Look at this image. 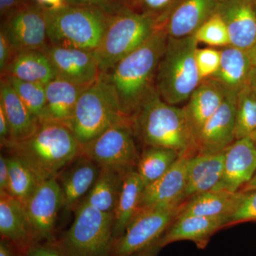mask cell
<instances>
[{"label":"cell","mask_w":256,"mask_h":256,"mask_svg":"<svg viewBox=\"0 0 256 256\" xmlns=\"http://www.w3.org/2000/svg\"><path fill=\"white\" fill-rule=\"evenodd\" d=\"M228 222L226 217H178L158 240V244L163 248L172 242L190 240L194 242L197 247L204 248L216 232L228 227Z\"/></svg>","instance_id":"44dd1931"},{"label":"cell","mask_w":256,"mask_h":256,"mask_svg":"<svg viewBox=\"0 0 256 256\" xmlns=\"http://www.w3.org/2000/svg\"><path fill=\"white\" fill-rule=\"evenodd\" d=\"M114 228V213L101 212L82 201L70 228L52 244L68 256H111Z\"/></svg>","instance_id":"52a82bcc"},{"label":"cell","mask_w":256,"mask_h":256,"mask_svg":"<svg viewBox=\"0 0 256 256\" xmlns=\"http://www.w3.org/2000/svg\"><path fill=\"white\" fill-rule=\"evenodd\" d=\"M3 148L28 165L40 182L56 178L82 154V146L70 130L54 121L42 122L31 137L8 143Z\"/></svg>","instance_id":"7a4b0ae2"},{"label":"cell","mask_w":256,"mask_h":256,"mask_svg":"<svg viewBox=\"0 0 256 256\" xmlns=\"http://www.w3.org/2000/svg\"><path fill=\"white\" fill-rule=\"evenodd\" d=\"M250 138H252V142H254V144H255L256 146V130L250 134Z\"/></svg>","instance_id":"f907efd6"},{"label":"cell","mask_w":256,"mask_h":256,"mask_svg":"<svg viewBox=\"0 0 256 256\" xmlns=\"http://www.w3.org/2000/svg\"><path fill=\"white\" fill-rule=\"evenodd\" d=\"M36 2L48 9H57L65 4V0H36Z\"/></svg>","instance_id":"bcb514c9"},{"label":"cell","mask_w":256,"mask_h":256,"mask_svg":"<svg viewBox=\"0 0 256 256\" xmlns=\"http://www.w3.org/2000/svg\"><path fill=\"white\" fill-rule=\"evenodd\" d=\"M65 4L90 6L98 8L107 13L118 9L121 5V0H65Z\"/></svg>","instance_id":"ab89813d"},{"label":"cell","mask_w":256,"mask_h":256,"mask_svg":"<svg viewBox=\"0 0 256 256\" xmlns=\"http://www.w3.org/2000/svg\"><path fill=\"white\" fill-rule=\"evenodd\" d=\"M0 106L4 109L9 122L11 142L28 139L40 128L41 124L28 110L4 77H1L0 80Z\"/></svg>","instance_id":"d4e9b609"},{"label":"cell","mask_w":256,"mask_h":256,"mask_svg":"<svg viewBox=\"0 0 256 256\" xmlns=\"http://www.w3.org/2000/svg\"><path fill=\"white\" fill-rule=\"evenodd\" d=\"M9 186V168L6 156H0V192H8Z\"/></svg>","instance_id":"7bdbcfd3"},{"label":"cell","mask_w":256,"mask_h":256,"mask_svg":"<svg viewBox=\"0 0 256 256\" xmlns=\"http://www.w3.org/2000/svg\"><path fill=\"white\" fill-rule=\"evenodd\" d=\"M196 41L212 46H230L228 28L218 12L208 18L194 33Z\"/></svg>","instance_id":"e575fe53"},{"label":"cell","mask_w":256,"mask_h":256,"mask_svg":"<svg viewBox=\"0 0 256 256\" xmlns=\"http://www.w3.org/2000/svg\"><path fill=\"white\" fill-rule=\"evenodd\" d=\"M182 206L138 210L124 234L114 242L111 256H132L156 244L176 218Z\"/></svg>","instance_id":"30bf717a"},{"label":"cell","mask_w":256,"mask_h":256,"mask_svg":"<svg viewBox=\"0 0 256 256\" xmlns=\"http://www.w3.org/2000/svg\"><path fill=\"white\" fill-rule=\"evenodd\" d=\"M12 76L24 82L46 86L56 78V70L44 50L18 52L10 62L1 77Z\"/></svg>","instance_id":"484cf974"},{"label":"cell","mask_w":256,"mask_h":256,"mask_svg":"<svg viewBox=\"0 0 256 256\" xmlns=\"http://www.w3.org/2000/svg\"><path fill=\"white\" fill-rule=\"evenodd\" d=\"M138 139L146 146L166 148L184 156L196 154V142L184 108L165 102L156 88L132 120Z\"/></svg>","instance_id":"3957f363"},{"label":"cell","mask_w":256,"mask_h":256,"mask_svg":"<svg viewBox=\"0 0 256 256\" xmlns=\"http://www.w3.org/2000/svg\"><path fill=\"white\" fill-rule=\"evenodd\" d=\"M223 0H178L160 24L168 37L183 38L194 34L205 22L218 12Z\"/></svg>","instance_id":"9a60e30c"},{"label":"cell","mask_w":256,"mask_h":256,"mask_svg":"<svg viewBox=\"0 0 256 256\" xmlns=\"http://www.w3.org/2000/svg\"><path fill=\"white\" fill-rule=\"evenodd\" d=\"M196 63L202 80L216 73L220 63V50L213 48H197Z\"/></svg>","instance_id":"74e56055"},{"label":"cell","mask_w":256,"mask_h":256,"mask_svg":"<svg viewBox=\"0 0 256 256\" xmlns=\"http://www.w3.org/2000/svg\"><path fill=\"white\" fill-rule=\"evenodd\" d=\"M218 13L228 28L232 46L250 50L256 42V8L252 0H223Z\"/></svg>","instance_id":"d6986e66"},{"label":"cell","mask_w":256,"mask_h":256,"mask_svg":"<svg viewBox=\"0 0 256 256\" xmlns=\"http://www.w3.org/2000/svg\"><path fill=\"white\" fill-rule=\"evenodd\" d=\"M144 188V184L136 170L128 172L124 175L122 188L114 210V240L124 234L137 213Z\"/></svg>","instance_id":"f1b7e54d"},{"label":"cell","mask_w":256,"mask_h":256,"mask_svg":"<svg viewBox=\"0 0 256 256\" xmlns=\"http://www.w3.org/2000/svg\"><path fill=\"white\" fill-rule=\"evenodd\" d=\"M34 245L53 244L58 213L64 208L62 188L56 178L38 184L26 206Z\"/></svg>","instance_id":"8fae6325"},{"label":"cell","mask_w":256,"mask_h":256,"mask_svg":"<svg viewBox=\"0 0 256 256\" xmlns=\"http://www.w3.org/2000/svg\"><path fill=\"white\" fill-rule=\"evenodd\" d=\"M44 52L56 70L57 77L84 86L92 85L99 78L100 70L94 50L48 44Z\"/></svg>","instance_id":"5bb4252c"},{"label":"cell","mask_w":256,"mask_h":256,"mask_svg":"<svg viewBox=\"0 0 256 256\" xmlns=\"http://www.w3.org/2000/svg\"><path fill=\"white\" fill-rule=\"evenodd\" d=\"M178 0H121V5L139 14L156 18L158 28Z\"/></svg>","instance_id":"d590c367"},{"label":"cell","mask_w":256,"mask_h":256,"mask_svg":"<svg viewBox=\"0 0 256 256\" xmlns=\"http://www.w3.org/2000/svg\"><path fill=\"white\" fill-rule=\"evenodd\" d=\"M181 156L173 150L146 146L140 156L136 168L144 188L161 178Z\"/></svg>","instance_id":"4dcf8cb0"},{"label":"cell","mask_w":256,"mask_h":256,"mask_svg":"<svg viewBox=\"0 0 256 256\" xmlns=\"http://www.w3.org/2000/svg\"><path fill=\"white\" fill-rule=\"evenodd\" d=\"M239 194V192L232 193L223 190L200 194L183 204L176 218L188 216L227 218L238 201Z\"/></svg>","instance_id":"83f0119b"},{"label":"cell","mask_w":256,"mask_h":256,"mask_svg":"<svg viewBox=\"0 0 256 256\" xmlns=\"http://www.w3.org/2000/svg\"><path fill=\"white\" fill-rule=\"evenodd\" d=\"M0 235L23 256L34 245L24 205L6 192H0Z\"/></svg>","instance_id":"ffe728a7"},{"label":"cell","mask_w":256,"mask_h":256,"mask_svg":"<svg viewBox=\"0 0 256 256\" xmlns=\"http://www.w3.org/2000/svg\"><path fill=\"white\" fill-rule=\"evenodd\" d=\"M224 174L213 190L236 193L248 182L256 172V146L252 138L234 141L224 152Z\"/></svg>","instance_id":"2e32d148"},{"label":"cell","mask_w":256,"mask_h":256,"mask_svg":"<svg viewBox=\"0 0 256 256\" xmlns=\"http://www.w3.org/2000/svg\"><path fill=\"white\" fill-rule=\"evenodd\" d=\"M48 44L64 48L95 50L107 28L108 13L90 6L64 4L46 10Z\"/></svg>","instance_id":"5b68a950"},{"label":"cell","mask_w":256,"mask_h":256,"mask_svg":"<svg viewBox=\"0 0 256 256\" xmlns=\"http://www.w3.org/2000/svg\"><path fill=\"white\" fill-rule=\"evenodd\" d=\"M158 30L156 18L121 6L108 13L107 28L94 52L100 73L140 46Z\"/></svg>","instance_id":"8992f818"},{"label":"cell","mask_w":256,"mask_h":256,"mask_svg":"<svg viewBox=\"0 0 256 256\" xmlns=\"http://www.w3.org/2000/svg\"><path fill=\"white\" fill-rule=\"evenodd\" d=\"M136 131L131 120L114 124L98 137L82 146V154L100 168L124 174L136 170L140 156L136 146Z\"/></svg>","instance_id":"9c48e42d"},{"label":"cell","mask_w":256,"mask_h":256,"mask_svg":"<svg viewBox=\"0 0 256 256\" xmlns=\"http://www.w3.org/2000/svg\"><path fill=\"white\" fill-rule=\"evenodd\" d=\"M162 248L160 247L156 242V244H152L150 246L146 248L142 252H138L132 256H158Z\"/></svg>","instance_id":"f6af8a7d"},{"label":"cell","mask_w":256,"mask_h":256,"mask_svg":"<svg viewBox=\"0 0 256 256\" xmlns=\"http://www.w3.org/2000/svg\"><path fill=\"white\" fill-rule=\"evenodd\" d=\"M256 130V89L248 84L236 96V140L250 137Z\"/></svg>","instance_id":"d6a6232c"},{"label":"cell","mask_w":256,"mask_h":256,"mask_svg":"<svg viewBox=\"0 0 256 256\" xmlns=\"http://www.w3.org/2000/svg\"><path fill=\"white\" fill-rule=\"evenodd\" d=\"M236 96L226 94L222 105L196 138V154L223 152L236 140Z\"/></svg>","instance_id":"4fadbf2b"},{"label":"cell","mask_w":256,"mask_h":256,"mask_svg":"<svg viewBox=\"0 0 256 256\" xmlns=\"http://www.w3.org/2000/svg\"><path fill=\"white\" fill-rule=\"evenodd\" d=\"M46 10L36 3L1 21L0 31L4 34L16 53L44 50L50 44Z\"/></svg>","instance_id":"7c38bea8"},{"label":"cell","mask_w":256,"mask_h":256,"mask_svg":"<svg viewBox=\"0 0 256 256\" xmlns=\"http://www.w3.org/2000/svg\"><path fill=\"white\" fill-rule=\"evenodd\" d=\"M36 3V0H0L1 21Z\"/></svg>","instance_id":"f35d334b"},{"label":"cell","mask_w":256,"mask_h":256,"mask_svg":"<svg viewBox=\"0 0 256 256\" xmlns=\"http://www.w3.org/2000/svg\"><path fill=\"white\" fill-rule=\"evenodd\" d=\"M220 50V63L216 73L210 76L223 88L226 94L236 96L249 82L252 68L248 52L227 46Z\"/></svg>","instance_id":"603a6c76"},{"label":"cell","mask_w":256,"mask_h":256,"mask_svg":"<svg viewBox=\"0 0 256 256\" xmlns=\"http://www.w3.org/2000/svg\"><path fill=\"white\" fill-rule=\"evenodd\" d=\"M88 86L76 85L56 77L46 87V109L45 121H54L66 124L79 97Z\"/></svg>","instance_id":"4316f807"},{"label":"cell","mask_w":256,"mask_h":256,"mask_svg":"<svg viewBox=\"0 0 256 256\" xmlns=\"http://www.w3.org/2000/svg\"><path fill=\"white\" fill-rule=\"evenodd\" d=\"M0 256H23L9 242L2 239L0 240Z\"/></svg>","instance_id":"ee69618b"},{"label":"cell","mask_w":256,"mask_h":256,"mask_svg":"<svg viewBox=\"0 0 256 256\" xmlns=\"http://www.w3.org/2000/svg\"><path fill=\"white\" fill-rule=\"evenodd\" d=\"M124 175L114 170L100 168L95 184L82 201L106 213H114L122 188Z\"/></svg>","instance_id":"f546056e"},{"label":"cell","mask_w":256,"mask_h":256,"mask_svg":"<svg viewBox=\"0 0 256 256\" xmlns=\"http://www.w3.org/2000/svg\"><path fill=\"white\" fill-rule=\"evenodd\" d=\"M8 80L28 110L42 124L44 122L46 109V87L38 82H24L12 76Z\"/></svg>","instance_id":"836d02e7"},{"label":"cell","mask_w":256,"mask_h":256,"mask_svg":"<svg viewBox=\"0 0 256 256\" xmlns=\"http://www.w3.org/2000/svg\"><path fill=\"white\" fill-rule=\"evenodd\" d=\"M256 190V172L252 176V180L248 182L239 191L242 192H246L248 191H252V190Z\"/></svg>","instance_id":"7dc6e473"},{"label":"cell","mask_w":256,"mask_h":256,"mask_svg":"<svg viewBox=\"0 0 256 256\" xmlns=\"http://www.w3.org/2000/svg\"><path fill=\"white\" fill-rule=\"evenodd\" d=\"M226 96L223 88L210 78L202 80L192 92L184 110L195 140L204 124L220 108Z\"/></svg>","instance_id":"cb8c5ba5"},{"label":"cell","mask_w":256,"mask_h":256,"mask_svg":"<svg viewBox=\"0 0 256 256\" xmlns=\"http://www.w3.org/2000/svg\"><path fill=\"white\" fill-rule=\"evenodd\" d=\"M240 192L238 201L228 216V226L242 222L256 220V190Z\"/></svg>","instance_id":"8d00e7d4"},{"label":"cell","mask_w":256,"mask_h":256,"mask_svg":"<svg viewBox=\"0 0 256 256\" xmlns=\"http://www.w3.org/2000/svg\"><path fill=\"white\" fill-rule=\"evenodd\" d=\"M252 2H254V4H255V6L256 8V0H252Z\"/></svg>","instance_id":"816d5d0a"},{"label":"cell","mask_w":256,"mask_h":256,"mask_svg":"<svg viewBox=\"0 0 256 256\" xmlns=\"http://www.w3.org/2000/svg\"><path fill=\"white\" fill-rule=\"evenodd\" d=\"M197 44L194 35L168 37L158 65L156 88L162 99L170 105L188 100L202 82L195 58Z\"/></svg>","instance_id":"277c9868"},{"label":"cell","mask_w":256,"mask_h":256,"mask_svg":"<svg viewBox=\"0 0 256 256\" xmlns=\"http://www.w3.org/2000/svg\"><path fill=\"white\" fill-rule=\"evenodd\" d=\"M16 54L4 34L0 31V73L2 74Z\"/></svg>","instance_id":"60d3db41"},{"label":"cell","mask_w":256,"mask_h":256,"mask_svg":"<svg viewBox=\"0 0 256 256\" xmlns=\"http://www.w3.org/2000/svg\"><path fill=\"white\" fill-rule=\"evenodd\" d=\"M168 36L158 28L140 46L114 64L99 78L114 94L119 110L133 120L146 98L156 89L158 65Z\"/></svg>","instance_id":"6da1fadb"},{"label":"cell","mask_w":256,"mask_h":256,"mask_svg":"<svg viewBox=\"0 0 256 256\" xmlns=\"http://www.w3.org/2000/svg\"><path fill=\"white\" fill-rule=\"evenodd\" d=\"M191 156L188 154L182 156L161 178L144 188L140 202L139 210L183 204L188 162Z\"/></svg>","instance_id":"e0dca14e"},{"label":"cell","mask_w":256,"mask_h":256,"mask_svg":"<svg viewBox=\"0 0 256 256\" xmlns=\"http://www.w3.org/2000/svg\"><path fill=\"white\" fill-rule=\"evenodd\" d=\"M249 84L256 89V67H252L250 79H249Z\"/></svg>","instance_id":"681fc988"},{"label":"cell","mask_w":256,"mask_h":256,"mask_svg":"<svg viewBox=\"0 0 256 256\" xmlns=\"http://www.w3.org/2000/svg\"><path fill=\"white\" fill-rule=\"evenodd\" d=\"M127 120L130 119L121 114L110 89L98 78L80 94L66 126L84 146L114 124Z\"/></svg>","instance_id":"ba28073f"},{"label":"cell","mask_w":256,"mask_h":256,"mask_svg":"<svg viewBox=\"0 0 256 256\" xmlns=\"http://www.w3.org/2000/svg\"><path fill=\"white\" fill-rule=\"evenodd\" d=\"M9 168V186L8 193L26 206L40 181L36 175L18 156H6Z\"/></svg>","instance_id":"1f68e13d"},{"label":"cell","mask_w":256,"mask_h":256,"mask_svg":"<svg viewBox=\"0 0 256 256\" xmlns=\"http://www.w3.org/2000/svg\"><path fill=\"white\" fill-rule=\"evenodd\" d=\"M100 168L92 160L80 154L56 176L63 194L64 208L76 210L92 190Z\"/></svg>","instance_id":"ac0fdd59"},{"label":"cell","mask_w":256,"mask_h":256,"mask_svg":"<svg viewBox=\"0 0 256 256\" xmlns=\"http://www.w3.org/2000/svg\"><path fill=\"white\" fill-rule=\"evenodd\" d=\"M24 256H68L52 244H36L32 246Z\"/></svg>","instance_id":"b9f144b4"},{"label":"cell","mask_w":256,"mask_h":256,"mask_svg":"<svg viewBox=\"0 0 256 256\" xmlns=\"http://www.w3.org/2000/svg\"><path fill=\"white\" fill-rule=\"evenodd\" d=\"M247 52L248 54L250 57V60H252V67H256V42L254 46L250 50H248Z\"/></svg>","instance_id":"c3c4849f"},{"label":"cell","mask_w":256,"mask_h":256,"mask_svg":"<svg viewBox=\"0 0 256 256\" xmlns=\"http://www.w3.org/2000/svg\"><path fill=\"white\" fill-rule=\"evenodd\" d=\"M224 153L196 154L188 160L183 204L192 197L213 190L224 174Z\"/></svg>","instance_id":"7402d4cb"}]
</instances>
